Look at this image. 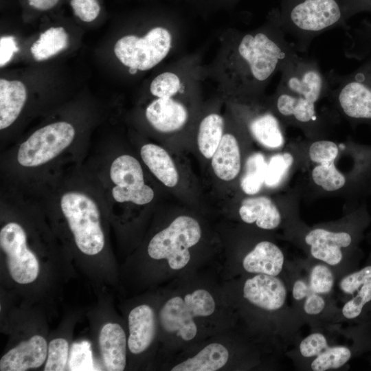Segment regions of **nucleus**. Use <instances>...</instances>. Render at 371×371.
I'll use <instances>...</instances> for the list:
<instances>
[{
  "instance_id": "nucleus-33",
  "label": "nucleus",
  "mask_w": 371,
  "mask_h": 371,
  "mask_svg": "<svg viewBox=\"0 0 371 371\" xmlns=\"http://www.w3.org/2000/svg\"><path fill=\"white\" fill-rule=\"evenodd\" d=\"M69 3L74 16L85 23L95 21L102 10L99 0H69Z\"/></svg>"
},
{
  "instance_id": "nucleus-29",
  "label": "nucleus",
  "mask_w": 371,
  "mask_h": 371,
  "mask_svg": "<svg viewBox=\"0 0 371 371\" xmlns=\"http://www.w3.org/2000/svg\"><path fill=\"white\" fill-rule=\"evenodd\" d=\"M293 162V157L289 153L273 155L267 162L265 184L267 187L278 186L284 179Z\"/></svg>"
},
{
  "instance_id": "nucleus-19",
  "label": "nucleus",
  "mask_w": 371,
  "mask_h": 371,
  "mask_svg": "<svg viewBox=\"0 0 371 371\" xmlns=\"http://www.w3.org/2000/svg\"><path fill=\"white\" fill-rule=\"evenodd\" d=\"M27 98L24 84L19 80H0V129L10 126L19 117Z\"/></svg>"
},
{
  "instance_id": "nucleus-17",
  "label": "nucleus",
  "mask_w": 371,
  "mask_h": 371,
  "mask_svg": "<svg viewBox=\"0 0 371 371\" xmlns=\"http://www.w3.org/2000/svg\"><path fill=\"white\" fill-rule=\"evenodd\" d=\"M277 113L289 122L306 126L317 120L315 103L278 87L273 97Z\"/></svg>"
},
{
  "instance_id": "nucleus-18",
  "label": "nucleus",
  "mask_w": 371,
  "mask_h": 371,
  "mask_svg": "<svg viewBox=\"0 0 371 371\" xmlns=\"http://www.w3.org/2000/svg\"><path fill=\"white\" fill-rule=\"evenodd\" d=\"M215 175L223 181L236 178L240 170V153L238 141L232 134H225L212 157Z\"/></svg>"
},
{
  "instance_id": "nucleus-21",
  "label": "nucleus",
  "mask_w": 371,
  "mask_h": 371,
  "mask_svg": "<svg viewBox=\"0 0 371 371\" xmlns=\"http://www.w3.org/2000/svg\"><path fill=\"white\" fill-rule=\"evenodd\" d=\"M229 353L219 343H212L204 347L195 356L174 366L172 371H216L228 361Z\"/></svg>"
},
{
  "instance_id": "nucleus-11",
  "label": "nucleus",
  "mask_w": 371,
  "mask_h": 371,
  "mask_svg": "<svg viewBox=\"0 0 371 371\" xmlns=\"http://www.w3.org/2000/svg\"><path fill=\"white\" fill-rule=\"evenodd\" d=\"M97 345L104 370L122 371L127 363V337L122 325L108 318L98 322Z\"/></svg>"
},
{
  "instance_id": "nucleus-23",
  "label": "nucleus",
  "mask_w": 371,
  "mask_h": 371,
  "mask_svg": "<svg viewBox=\"0 0 371 371\" xmlns=\"http://www.w3.org/2000/svg\"><path fill=\"white\" fill-rule=\"evenodd\" d=\"M223 129L224 120L218 114H210L201 122L197 142L199 149L205 158L212 157L223 138Z\"/></svg>"
},
{
  "instance_id": "nucleus-4",
  "label": "nucleus",
  "mask_w": 371,
  "mask_h": 371,
  "mask_svg": "<svg viewBox=\"0 0 371 371\" xmlns=\"http://www.w3.org/2000/svg\"><path fill=\"white\" fill-rule=\"evenodd\" d=\"M213 296L205 289H196L183 296L168 300L160 309L159 318L165 331L184 341L192 340L197 333L194 318L208 317L215 311Z\"/></svg>"
},
{
  "instance_id": "nucleus-10",
  "label": "nucleus",
  "mask_w": 371,
  "mask_h": 371,
  "mask_svg": "<svg viewBox=\"0 0 371 371\" xmlns=\"http://www.w3.org/2000/svg\"><path fill=\"white\" fill-rule=\"evenodd\" d=\"M304 241L309 258L328 265L335 271L337 279L343 276L345 251L353 243L351 232L318 227L308 230Z\"/></svg>"
},
{
  "instance_id": "nucleus-26",
  "label": "nucleus",
  "mask_w": 371,
  "mask_h": 371,
  "mask_svg": "<svg viewBox=\"0 0 371 371\" xmlns=\"http://www.w3.org/2000/svg\"><path fill=\"white\" fill-rule=\"evenodd\" d=\"M352 350L344 345L329 344L318 356L308 361L313 371L337 370L344 367L351 359Z\"/></svg>"
},
{
  "instance_id": "nucleus-32",
  "label": "nucleus",
  "mask_w": 371,
  "mask_h": 371,
  "mask_svg": "<svg viewBox=\"0 0 371 371\" xmlns=\"http://www.w3.org/2000/svg\"><path fill=\"white\" fill-rule=\"evenodd\" d=\"M339 153L337 145L330 140L313 142L308 149L311 160L317 164L335 162Z\"/></svg>"
},
{
  "instance_id": "nucleus-1",
  "label": "nucleus",
  "mask_w": 371,
  "mask_h": 371,
  "mask_svg": "<svg viewBox=\"0 0 371 371\" xmlns=\"http://www.w3.org/2000/svg\"><path fill=\"white\" fill-rule=\"evenodd\" d=\"M26 227L9 221L0 229L1 286L21 305L43 310L74 277L65 251L34 247Z\"/></svg>"
},
{
  "instance_id": "nucleus-2",
  "label": "nucleus",
  "mask_w": 371,
  "mask_h": 371,
  "mask_svg": "<svg viewBox=\"0 0 371 371\" xmlns=\"http://www.w3.org/2000/svg\"><path fill=\"white\" fill-rule=\"evenodd\" d=\"M297 52L280 23L272 29L243 35L236 46L240 87L252 91L263 87Z\"/></svg>"
},
{
  "instance_id": "nucleus-20",
  "label": "nucleus",
  "mask_w": 371,
  "mask_h": 371,
  "mask_svg": "<svg viewBox=\"0 0 371 371\" xmlns=\"http://www.w3.org/2000/svg\"><path fill=\"white\" fill-rule=\"evenodd\" d=\"M140 155L144 164L165 186L174 187L177 185L178 172L165 149L154 144H147L142 147Z\"/></svg>"
},
{
  "instance_id": "nucleus-12",
  "label": "nucleus",
  "mask_w": 371,
  "mask_h": 371,
  "mask_svg": "<svg viewBox=\"0 0 371 371\" xmlns=\"http://www.w3.org/2000/svg\"><path fill=\"white\" fill-rule=\"evenodd\" d=\"M336 285L343 296L350 297L339 308L338 322L358 318L371 302V265L342 276Z\"/></svg>"
},
{
  "instance_id": "nucleus-30",
  "label": "nucleus",
  "mask_w": 371,
  "mask_h": 371,
  "mask_svg": "<svg viewBox=\"0 0 371 371\" xmlns=\"http://www.w3.org/2000/svg\"><path fill=\"white\" fill-rule=\"evenodd\" d=\"M329 335L321 330H315L298 343L297 352L308 363L318 356L330 344Z\"/></svg>"
},
{
  "instance_id": "nucleus-6",
  "label": "nucleus",
  "mask_w": 371,
  "mask_h": 371,
  "mask_svg": "<svg viewBox=\"0 0 371 371\" xmlns=\"http://www.w3.org/2000/svg\"><path fill=\"white\" fill-rule=\"evenodd\" d=\"M243 296L251 305L268 313L304 321L291 302L287 280L282 276L255 274L245 280Z\"/></svg>"
},
{
  "instance_id": "nucleus-24",
  "label": "nucleus",
  "mask_w": 371,
  "mask_h": 371,
  "mask_svg": "<svg viewBox=\"0 0 371 371\" xmlns=\"http://www.w3.org/2000/svg\"><path fill=\"white\" fill-rule=\"evenodd\" d=\"M69 44V38L63 27H52L43 32L31 46L34 58L41 61L49 58L63 49Z\"/></svg>"
},
{
  "instance_id": "nucleus-34",
  "label": "nucleus",
  "mask_w": 371,
  "mask_h": 371,
  "mask_svg": "<svg viewBox=\"0 0 371 371\" xmlns=\"http://www.w3.org/2000/svg\"><path fill=\"white\" fill-rule=\"evenodd\" d=\"M19 51L15 38L12 36H4L0 38V66L7 64L14 54Z\"/></svg>"
},
{
  "instance_id": "nucleus-27",
  "label": "nucleus",
  "mask_w": 371,
  "mask_h": 371,
  "mask_svg": "<svg viewBox=\"0 0 371 371\" xmlns=\"http://www.w3.org/2000/svg\"><path fill=\"white\" fill-rule=\"evenodd\" d=\"M69 352L68 337L58 335L48 341L47 356L43 368L44 371H63L67 370Z\"/></svg>"
},
{
  "instance_id": "nucleus-3",
  "label": "nucleus",
  "mask_w": 371,
  "mask_h": 371,
  "mask_svg": "<svg viewBox=\"0 0 371 371\" xmlns=\"http://www.w3.org/2000/svg\"><path fill=\"white\" fill-rule=\"evenodd\" d=\"M201 237L198 221L188 216H180L150 239L147 254L152 260H165L172 269L179 270L189 262V249L196 245Z\"/></svg>"
},
{
  "instance_id": "nucleus-5",
  "label": "nucleus",
  "mask_w": 371,
  "mask_h": 371,
  "mask_svg": "<svg viewBox=\"0 0 371 371\" xmlns=\"http://www.w3.org/2000/svg\"><path fill=\"white\" fill-rule=\"evenodd\" d=\"M172 36L168 30L155 27L143 37L126 35L115 44L114 52L125 66L146 71L159 64L169 53Z\"/></svg>"
},
{
  "instance_id": "nucleus-8",
  "label": "nucleus",
  "mask_w": 371,
  "mask_h": 371,
  "mask_svg": "<svg viewBox=\"0 0 371 371\" xmlns=\"http://www.w3.org/2000/svg\"><path fill=\"white\" fill-rule=\"evenodd\" d=\"M110 177L115 185L111 193L117 202L145 205L154 197L153 189L144 183L139 162L131 155H123L114 159L110 168Z\"/></svg>"
},
{
  "instance_id": "nucleus-14",
  "label": "nucleus",
  "mask_w": 371,
  "mask_h": 371,
  "mask_svg": "<svg viewBox=\"0 0 371 371\" xmlns=\"http://www.w3.org/2000/svg\"><path fill=\"white\" fill-rule=\"evenodd\" d=\"M287 263L280 247L269 240L258 243L242 260L244 271L252 275L284 276Z\"/></svg>"
},
{
  "instance_id": "nucleus-35",
  "label": "nucleus",
  "mask_w": 371,
  "mask_h": 371,
  "mask_svg": "<svg viewBox=\"0 0 371 371\" xmlns=\"http://www.w3.org/2000/svg\"><path fill=\"white\" fill-rule=\"evenodd\" d=\"M27 5L37 12H47L55 8L60 0H25Z\"/></svg>"
},
{
  "instance_id": "nucleus-7",
  "label": "nucleus",
  "mask_w": 371,
  "mask_h": 371,
  "mask_svg": "<svg viewBox=\"0 0 371 371\" xmlns=\"http://www.w3.org/2000/svg\"><path fill=\"white\" fill-rule=\"evenodd\" d=\"M75 129L66 122H56L34 132L18 150L17 160L24 167L43 165L59 155L73 142Z\"/></svg>"
},
{
  "instance_id": "nucleus-25",
  "label": "nucleus",
  "mask_w": 371,
  "mask_h": 371,
  "mask_svg": "<svg viewBox=\"0 0 371 371\" xmlns=\"http://www.w3.org/2000/svg\"><path fill=\"white\" fill-rule=\"evenodd\" d=\"M267 162L260 153L251 155L245 163V171L240 181L243 191L248 195L257 194L265 184Z\"/></svg>"
},
{
  "instance_id": "nucleus-9",
  "label": "nucleus",
  "mask_w": 371,
  "mask_h": 371,
  "mask_svg": "<svg viewBox=\"0 0 371 371\" xmlns=\"http://www.w3.org/2000/svg\"><path fill=\"white\" fill-rule=\"evenodd\" d=\"M32 322L26 325V336H18L19 341L8 346L0 359L1 371H26L38 370L44 366L48 340L45 331Z\"/></svg>"
},
{
  "instance_id": "nucleus-31",
  "label": "nucleus",
  "mask_w": 371,
  "mask_h": 371,
  "mask_svg": "<svg viewBox=\"0 0 371 371\" xmlns=\"http://www.w3.org/2000/svg\"><path fill=\"white\" fill-rule=\"evenodd\" d=\"M181 87V83L178 76L168 71L158 75L153 79L150 91L157 98H172Z\"/></svg>"
},
{
  "instance_id": "nucleus-22",
  "label": "nucleus",
  "mask_w": 371,
  "mask_h": 371,
  "mask_svg": "<svg viewBox=\"0 0 371 371\" xmlns=\"http://www.w3.org/2000/svg\"><path fill=\"white\" fill-rule=\"evenodd\" d=\"M248 127L252 136L265 147L278 148L284 142L280 122L271 111L254 116L249 120Z\"/></svg>"
},
{
  "instance_id": "nucleus-13",
  "label": "nucleus",
  "mask_w": 371,
  "mask_h": 371,
  "mask_svg": "<svg viewBox=\"0 0 371 371\" xmlns=\"http://www.w3.org/2000/svg\"><path fill=\"white\" fill-rule=\"evenodd\" d=\"M128 351L139 355L145 352L153 344L157 330L155 313L152 306L141 304L133 308L128 315Z\"/></svg>"
},
{
  "instance_id": "nucleus-15",
  "label": "nucleus",
  "mask_w": 371,
  "mask_h": 371,
  "mask_svg": "<svg viewBox=\"0 0 371 371\" xmlns=\"http://www.w3.org/2000/svg\"><path fill=\"white\" fill-rule=\"evenodd\" d=\"M146 117L158 131L170 133L186 124L188 112L182 104L172 98H157L146 107Z\"/></svg>"
},
{
  "instance_id": "nucleus-16",
  "label": "nucleus",
  "mask_w": 371,
  "mask_h": 371,
  "mask_svg": "<svg viewBox=\"0 0 371 371\" xmlns=\"http://www.w3.org/2000/svg\"><path fill=\"white\" fill-rule=\"evenodd\" d=\"M241 220L247 224H255L265 230L279 227L282 217L280 211L269 197L260 196L244 199L238 210Z\"/></svg>"
},
{
  "instance_id": "nucleus-28",
  "label": "nucleus",
  "mask_w": 371,
  "mask_h": 371,
  "mask_svg": "<svg viewBox=\"0 0 371 371\" xmlns=\"http://www.w3.org/2000/svg\"><path fill=\"white\" fill-rule=\"evenodd\" d=\"M313 182L326 191H336L346 184L345 176L340 172L335 162L320 164L315 166L311 172Z\"/></svg>"
}]
</instances>
